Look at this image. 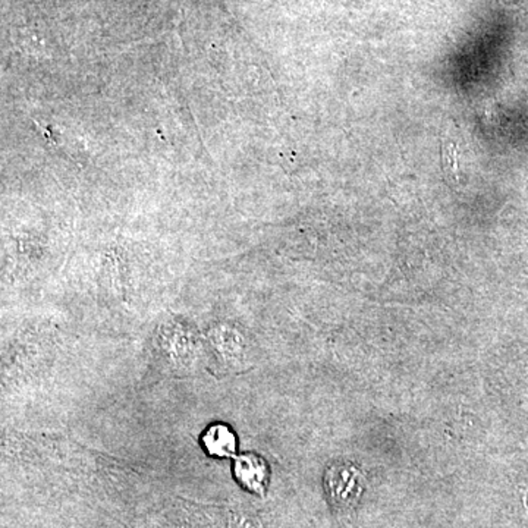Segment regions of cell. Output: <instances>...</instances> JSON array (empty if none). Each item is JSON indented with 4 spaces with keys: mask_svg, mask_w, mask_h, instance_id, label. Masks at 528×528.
<instances>
[{
    "mask_svg": "<svg viewBox=\"0 0 528 528\" xmlns=\"http://www.w3.org/2000/svg\"><path fill=\"white\" fill-rule=\"evenodd\" d=\"M204 450L208 455L217 458L232 457L237 450V437L231 427L225 425H213L203 433L201 437Z\"/></svg>",
    "mask_w": 528,
    "mask_h": 528,
    "instance_id": "7a4b0ae2",
    "label": "cell"
},
{
    "mask_svg": "<svg viewBox=\"0 0 528 528\" xmlns=\"http://www.w3.org/2000/svg\"><path fill=\"white\" fill-rule=\"evenodd\" d=\"M233 473L238 482L254 493H263L266 489L269 477L267 464L254 453H244L238 457L233 464Z\"/></svg>",
    "mask_w": 528,
    "mask_h": 528,
    "instance_id": "6da1fadb",
    "label": "cell"
}]
</instances>
